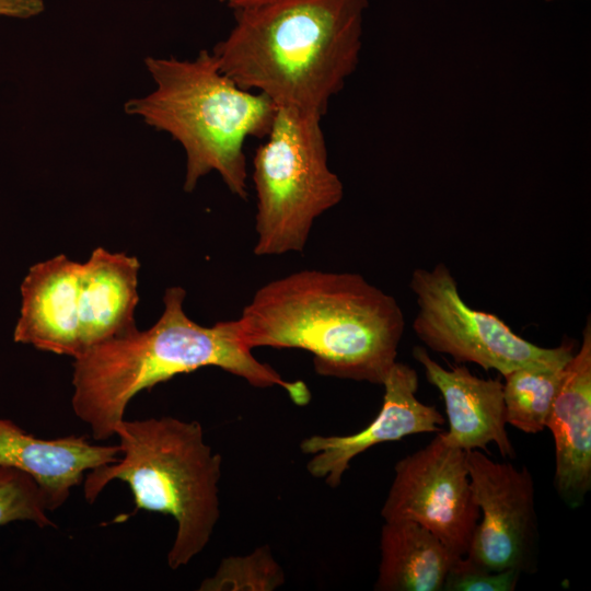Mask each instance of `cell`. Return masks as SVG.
<instances>
[{"label": "cell", "mask_w": 591, "mask_h": 591, "mask_svg": "<svg viewBox=\"0 0 591 591\" xmlns=\"http://www.w3.org/2000/svg\"><path fill=\"white\" fill-rule=\"evenodd\" d=\"M248 349L298 348L320 375L382 385L405 329L391 294L355 273L303 269L260 287L235 320Z\"/></svg>", "instance_id": "1"}, {"label": "cell", "mask_w": 591, "mask_h": 591, "mask_svg": "<svg viewBox=\"0 0 591 591\" xmlns=\"http://www.w3.org/2000/svg\"><path fill=\"white\" fill-rule=\"evenodd\" d=\"M185 297L182 287H169L154 325L96 344L74 358L71 405L94 439L115 436L139 392L204 367L220 368L256 387L279 386L299 406L310 402L304 382L285 380L252 355L239 337L235 320L201 326L186 315Z\"/></svg>", "instance_id": "2"}, {"label": "cell", "mask_w": 591, "mask_h": 591, "mask_svg": "<svg viewBox=\"0 0 591 591\" xmlns=\"http://www.w3.org/2000/svg\"><path fill=\"white\" fill-rule=\"evenodd\" d=\"M369 0H259L211 50L240 88L323 116L356 70Z\"/></svg>", "instance_id": "3"}, {"label": "cell", "mask_w": 591, "mask_h": 591, "mask_svg": "<svg viewBox=\"0 0 591 591\" xmlns=\"http://www.w3.org/2000/svg\"><path fill=\"white\" fill-rule=\"evenodd\" d=\"M155 82L148 95L129 100L125 111L178 141L186 154L184 190L216 171L230 192L247 198L244 144L265 138L277 106L264 94L240 88L202 49L193 60H144Z\"/></svg>", "instance_id": "4"}, {"label": "cell", "mask_w": 591, "mask_h": 591, "mask_svg": "<svg viewBox=\"0 0 591 591\" xmlns=\"http://www.w3.org/2000/svg\"><path fill=\"white\" fill-rule=\"evenodd\" d=\"M120 456L84 478L83 494L93 503L105 486L118 479L134 497L135 511L173 517L177 530L167 565H187L208 545L220 518L221 455L204 440L199 421L174 417L118 424Z\"/></svg>", "instance_id": "5"}, {"label": "cell", "mask_w": 591, "mask_h": 591, "mask_svg": "<svg viewBox=\"0 0 591 591\" xmlns=\"http://www.w3.org/2000/svg\"><path fill=\"white\" fill-rule=\"evenodd\" d=\"M318 114L277 107L266 141L253 160L258 256L302 252L316 218L344 196L328 166Z\"/></svg>", "instance_id": "6"}, {"label": "cell", "mask_w": 591, "mask_h": 591, "mask_svg": "<svg viewBox=\"0 0 591 591\" xmlns=\"http://www.w3.org/2000/svg\"><path fill=\"white\" fill-rule=\"evenodd\" d=\"M409 288L416 297L413 328L430 350L471 362L502 376L521 367L566 362L571 345L540 347L517 335L497 315L468 306L455 278L443 263L413 271Z\"/></svg>", "instance_id": "7"}, {"label": "cell", "mask_w": 591, "mask_h": 591, "mask_svg": "<svg viewBox=\"0 0 591 591\" xmlns=\"http://www.w3.org/2000/svg\"><path fill=\"white\" fill-rule=\"evenodd\" d=\"M466 453L445 444L438 432L427 445L401 459L381 509L384 521L417 522L454 557L465 556L479 520Z\"/></svg>", "instance_id": "8"}, {"label": "cell", "mask_w": 591, "mask_h": 591, "mask_svg": "<svg viewBox=\"0 0 591 591\" xmlns=\"http://www.w3.org/2000/svg\"><path fill=\"white\" fill-rule=\"evenodd\" d=\"M466 457L482 519L465 556L494 571L532 569L538 533L529 468L497 462L479 450L467 451Z\"/></svg>", "instance_id": "9"}, {"label": "cell", "mask_w": 591, "mask_h": 591, "mask_svg": "<svg viewBox=\"0 0 591 591\" xmlns=\"http://www.w3.org/2000/svg\"><path fill=\"white\" fill-rule=\"evenodd\" d=\"M382 385L381 409L362 430L348 436L314 434L301 441V451L311 455L306 468L313 477H323L335 488L340 485L350 462L368 449L410 434L441 431L442 414L416 396L419 381L414 368L396 361Z\"/></svg>", "instance_id": "10"}, {"label": "cell", "mask_w": 591, "mask_h": 591, "mask_svg": "<svg viewBox=\"0 0 591 591\" xmlns=\"http://www.w3.org/2000/svg\"><path fill=\"white\" fill-rule=\"evenodd\" d=\"M555 443L554 484L560 499L579 508L591 489V323L565 368L546 420Z\"/></svg>", "instance_id": "11"}, {"label": "cell", "mask_w": 591, "mask_h": 591, "mask_svg": "<svg viewBox=\"0 0 591 591\" xmlns=\"http://www.w3.org/2000/svg\"><path fill=\"white\" fill-rule=\"evenodd\" d=\"M82 263L65 254L34 264L24 277L13 340L72 358L83 349L79 325Z\"/></svg>", "instance_id": "12"}, {"label": "cell", "mask_w": 591, "mask_h": 591, "mask_svg": "<svg viewBox=\"0 0 591 591\" xmlns=\"http://www.w3.org/2000/svg\"><path fill=\"white\" fill-rule=\"evenodd\" d=\"M413 357L443 397L449 429L439 433L445 444L471 451L495 443L503 457L514 456L499 380L482 379L465 366L445 369L422 346L414 347Z\"/></svg>", "instance_id": "13"}, {"label": "cell", "mask_w": 591, "mask_h": 591, "mask_svg": "<svg viewBox=\"0 0 591 591\" xmlns=\"http://www.w3.org/2000/svg\"><path fill=\"white\" fill-rule=\"evenodd\" d=\"M119 456V445H95L77 436L42 439L0 418V465L31 475L44 494L48 511L67 501L86 471L114 463Z\"/></svg>", "instance_id": "14"}, {"label": "cell", "mask_w": 591, "mask_h": 591, "mask_svg": "<svg viewBox=\"0 0 591 591\" xmlns=\"http://www.w3.org/2000/svg\"><path fill=\"white\" fill-rule=\"evenodd\" d=\"M139 269L137 257L102 246L94 248L82 263L79 325L83 351L137 328Z\"/></svg>", "instance_id": "15"}, {"label": "cell", "mask_w": 591, "mask_h": 591, "mask_svg": "<svg viewBox=\"0 0 591 591\" xmlns=\"http://www.w3.org/2000/svg\"><path fill=\"white\" fill-rule=\"evenodd\" d=\"M376 591H441L454 557L429 530L410 520L384 521Z\"/></svg>", "instance_id": "16"}, {"label": "cell", "mask_w": 591, "mask_h": 591, "mask_svg": "<svg viewBox=\"0 0 591 591\" xmlns=\"http://www.w3.org/2000/svg\"><path fill=\"white\" fill-rule=\"evenodd\" d=\"M568 361L521 367L505 375L507 424L525 433L546 429V420Z\"/></svg>", "instance_id": "17"}, {"label": "cell", "mask_w": 591, "mask_h": 591, "mask_svg": "<svg viewBox=\"0 0 591 591\" xmlns=\"http://www.w3.org/2000/svg\"><path fill=\"white\" fill-rule=\"evenodd\" d=\"M286 581L285 572L268 545L244 556L224 558L216 573L206 578L200 591H271Z\"/></svg>", "instance_id": "18"}, {"label": "cell", "mask_w": 591, "mask_h": 591, "mask_svg": "<svg viewBox=\"0 0 591 591\" xmlns=\"http://www.w3.org/2000/svg\"><path fill=\"white\" fill-rule=\"evenodd\" d=\"M47 511L44 494L31 475L0 465V526L14 521L56 526Z\"/></svg>", "instance_id": "19"}, {"label": "cell", "mask_w": 591, "mask_h": 591, "mask_svg": "<svg viewBox=\"0 0 591 591\" xmlns=\"http://www.w3.org/2000/svg\"><path fill=\"white\" fill-rule=\"evenodd\" d=\"M521 573L517 569L494 571L467 556L457 557L448 571L442 590L513 591Z\"/></svg>", "instance_id": "20"}, {"label": "cell", "mask_w": 591, "mask_h": 591, "mask_svg": "<svg viewBox=\"0 0 591 591\" xmlns=\"http://www.w3.org/2000/svg\"><path fill=\"white\" fill-rule=\"evenodd\" d=\"M42 0H0V16L30 18L43 10Z\"/></svg>", "instance_id": "21"}, {"label": "cell", "mask_w": 591, "mask_h": 591, "mask_svg": "<svg viewBox=\"0 0 591 591\" xmlns=\"http://www.w3.org/2000/svg\"><path fill=\"white\" fill-rule=\"evenodd\" d=\"M221 1L225 5L231 8L232 10H235V9L242 8L244 5H247V4L254 3L256 1H259V0H221Z\"/></svg>", "instance_id": "22"}, {"label": "cell", "mask_w": 591, "mask_h": 591, "mask_svg": "<svg viewBox=\"0 0 591 591\" xmlns=\"http://www.w3.org/2000/svg\"><path fill=\"white\" fill-rule=\"evenodd\" d=\"M545 1H547V2H548V1H555V0H545Z\"/></svg>", "instance_id": "23"}]
</instances>
